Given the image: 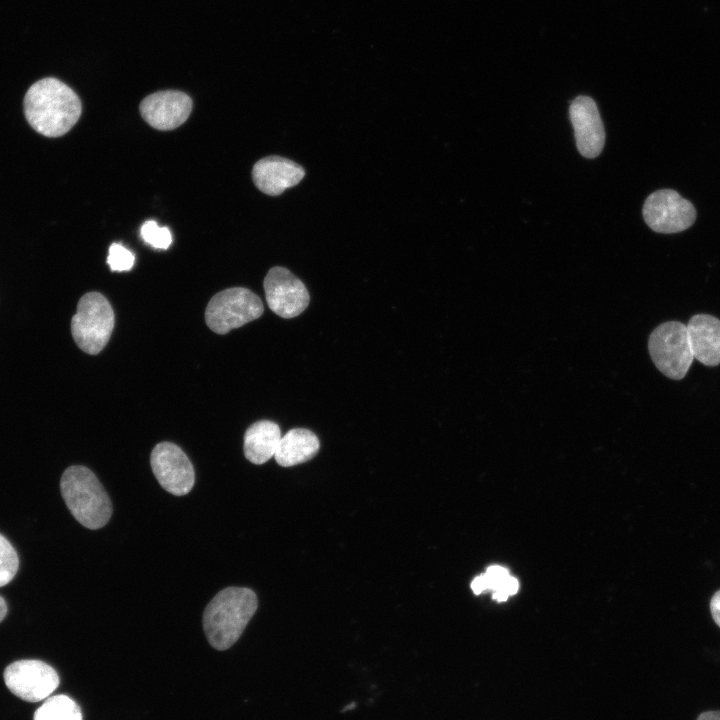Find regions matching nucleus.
Listing matches in <instances>:
<instances>
[{
  "instance_id": "1",
  "label": "nucleus",
  "mask_w": 720,
  "mask_h": 720,
  "mask_svg": "<svg viewBox=\"0 0 720 720\" xmlns=\"http://www.w3.org/2000/svg\"><path fill=\"white\" fill-rule=\"evenodd\" d=\"M81 110L80 99L74 90L53 77L35 82L24 97L28 123L46 137L66 134L78 121Z\"/></svg>"
},
{
  "instance_id": "2",
  "label": "nucleus",
  "mask_w": 720,
  "mask_h": 720,
  "mask_svg": "<svg viewBox=\"0 0 720 720\" xmlns=\"http://www.w3.org/2000/svg\"><path fill=\"white\" fill-rule=\"evenodd\" d=\"M256 610L257 597L249 588L228 587L218 592L203 614V628L211 646L217 650L231 647Z\"/></svg>"
},
{
  "instance_id": "3",
  "label": "nucleus",
  "mask_w": 720,
  "mask_h": 720,
  "mask_svg": "<svg viewBox=\"0 0 720 720\" xmlns=\"http://www.w3.org/2000/svg\"><path fill=\"white\" fill-rule=\"evenodd\" d=\"M60 490L71 514L83 526L99 529L107 524L112 504L90 469L80 465L68 467L61 477Z\"/></svg>"
},
{
  "instance_id": "4",
  "label": "nucleus",
  "mask_w": 720,
  "mask_h": 720,
  "mask_svg": "<svg viewBox=\"0 0 720 720\" xmlns=\"http://www.w3.org/2000/svg\"><path fill=\"white\" fill-rule=\"evenodd\" d=\"M114 327V312L109 301L98 292L84 294L71 320V333L77 346L96 355L108 343Z\"/></svg>"
},
{
  "instance_id": "5",
  "label": "nucleus",
  "mask_w": 720,
  "mask_h": 720,
  "mask_svg": "<svg viewBox=\"0 0 720 720\" xmlns=\"http://www.w3.org/2000/svg\"><path fill=\"white\" fill-rule=\"evenodd\" d=\"M648 350L656 368L674 380L684 378L694 360L687 326L679 321L657 326L649 336Z\"/></svg>"
},
{
  "instance_id": "6",
  "label": "nucleus",
  "mask_w": 720,
  "mask_h": 720,
  "mask_svg": "<svg viewBox=\"0 0 720 720\" xmlns=\"http://www.w3.org/2000/svg\"><path fill=\"white\" fill-rule=\"evenodd\" d=\"M264 311L261 299L251 290L233 287L215 294L205 311L208 327L217 334H226L259 318Z\"/></svg>"
},
{
  "instance_id": "7",
  "label": "nucleus",
  "mask_w": 720,
  "mask_h": 720,
  "mask_svg": "<svg viewBox=\"0 0 720 720\" xmlns=\"http://www.w3.org/2000/svg\"><path fill=\"white\" fill-rule=\"evenodd\" d=\"M646 224L658 233H676L688 229L696 219L693 204L671 189L650 194L643 205Z\"/></svg>"
},
{
  "instance_id": "8",
  "label": "nucleus",
  "mask_w": 720,
  "mask_h": 720,
  "mask_svg": "<svg viewBox=\"0 0 720 720\" xmlns=\"http://www.w3.org/2000/svg\"><path fill=\"white\" fill-rule=\"evenodd\" d=\"M8 689L27 702H39L48 698L58 687L57 672L40 660H18L4 671Z\"/></svg>"
},
{
  "instance_id": "9",
  "label": "nucleus",
  "mask_w": 720,
  "mask_h": 720,
  "mask_svg": "<svg viewBox=\"0 0 720 720\" xmlns=\"http://www.w3.org/2000/svg\"><path fill=\"white\" fill-rule=\"evenodd\" d=\"M151 468L159 484L167 492L182 496L189 493L195 482L192 463L177 445L157 444L150 457Z\"/></svg>"
},
{
  "instance_id": "10",
  "label": "nucleus",
  "mask_w": 720,
  "mask_h": 720,
  "mask_svg": "<svg viewBox=\"0 0 720 720\" xmlns=\"http://www.w3.org/2000/svg\"><path fill=\"white\" fill-rule=\"evenodd\" d=\"M263 286L269 308L282 318L298 316L309 304V293L303 282L284 267L271 268Z\"/></svg>"
},
{
  "instance_id": "11",
  "label": "nucleus",
  "mask_w": 720,
  "mask_h": 720,
  "mask_svg": "<svg viewBox=\"0 0 720 720\" xmlns=\"http://www.w3.org/2000/svg\"><path fill=\"white\" fill-rule=\"evenodd\" d=\"M143 119L153 128L166 131L182 125L192 110V100L177 90L159 91L145 97L139 106Z\"/></svg>"
},
{
  "instance_id": "12",
  "label": "nucleus",
  "mask_w": 720,
  "mask_h": 720,
  "mask_svg": "<svg viewBox=\"0 0 720 720\" xmlns=\"http://www.w3.org/2000/svg\"><path fill=\"white\" fill-rule=\"evenodd\" d=\"M569 115L578 151L586 158L597 157L605 144V130L595 101L588 96L576 97L570 103Z\"/></svg>"
},
{
  "instance_id": "13",
  "label": "nucleus",
  "mask_w": 720,
  "mask_h": 720,
  "mask_svg": "<svg viewBox=\"0 0 720 720\" xmlns=\"http://www.w3.org/2000/svg\"><path fill=\"white\" fill-rule=\"evenodd\" d=\"M304 169L292 160L269 156L260 159L252 169L256 187L271 196H277L297 185L304 177Z\"/></svg>"
},
{
  "instance_id": "14",
  "label": "nucleus",
  "mask_w": 720,
  "mask_h": 720,
  "mask_svg": "<svg viewBox=\"0 0 720 720\" xmlns=\"http://www.w3.org/2000/svg\"><path fill=\"white\" fill-rule=\"evenodd\" d=\"M686 326L694 359L706 366L720 364V320L697 314Z\"/></svg>"
},
{
  "instance_id": "15",
  "label": "nucleus",
  "mask_w": 720,
  "mask_h": 720,
  "mask_svg": "<svg viewBox=\"0 0 720 720\" xmlns=\"http://www.w3.org/2000/svg\"><path fill=\"white\" fill-rule=\"evenodd\" d=\"M318 437L305 428H294L281 437L275 452L276 462L290 467L312 459L319 451Z\"/></svg>"
},
{
  "instance_id": "16",
  "label": "nucleus",
  "mask_w": 720,
  "mask_h": 720,
  "mask_svg": "<svg viewBox=\"0 0 720 720\" xmlns=\"http://www.w3.org/2000/svg\"><path fill=\"white\" fill-rule=\"evenodd\" d=\"M282 435L278 424L269 420L253 423L244 435V455L254 464H263L274 457Z\"/></svg>"
},
{
  "instance_id": "17",
  "label": "nucleus",
  "mask_w": 720,
  "mask_h": 720,
  "mask_svg": "<svg viewBox=\"0 0 720 720\" xmlns=\"http://www.w3.org/2000/svg\"><path fill=\"white\" fill-rule=\"evenodd\" d=\"M33 720H82L78 704L66 695L46 698L35 711Z\"/></svg>"
},
{
  "instance_id": "18",
  "label": "nucleus",
  "mask_w": 720,
  "mask_h": 720,
  "mask_svg": "<svg viewBox=\"0 0 720 720\" xmlns=\"http://www.w3.org/2000/svg\"><path fill=\"white\" fill-rule=\"evenodd\" d=\"M19 567L16 550L11 543L0 534V587L5 586L15 577Z\"/></svg>"
},
{
  "instance_id": "19",
  "label": "nucleus",
  "mask_w": 720,
  "mask_h": 720,
  "mask_svg": "<svg viewBox=\"0 0 720 720\" xmlns=\"http://www.w3.org/2000/svg\"><path fill=\"white\" fill-rule=\"evenodd\" d=\"M143 240L156 249H167L172 235L167 227H159L155 221H146L140 230Z\"/></svg>"
},
{
  "instance_id": "20",
  "label": "nucleus",
  "mask_w": 720,
  "mask_h": 720,
  "mask_svg": "<svg viewBox=\"0 0 720 720\" xmlns=\"http://www.w3.org/2000/svg\"><path fill=\"white\" fill-rule=\"evenodd\" d=\"M134 254L122 244L113 243L109 248L107 263L112 271H128L134 265Z\"/></svg>"
},
{
  "instance_id": "21",
  "label": "nucleus",
  "mask_w": 720,
  "mask_h": 720,
  "mask_svg": "<svg viewBox=\"0 0 720 720\" xmlns=\"http://www.w3.org/2000/svg\"><path fill=\"white\" fill-rule=\"evenodd\" d=\"M518 588V581L509 575L493 590V598L497 601H504L508 596L515 594Z\"/></svg>"
},
{
  "instance_id": "22",
  "label": "nucleus",
  "mask_w": 720,
  "mask_h": 720,
  "mask_svg": "<svg viewBox=\"0 0 720 720\" xmlns=\"http://www.w3.org/2000/svg\"><path fill=\"white\" fill-rule=\"evenodd\" d=\"M487 588L494 590L505 578L509 576L507 569L501 566H491L483 574Z\"/></svg>"
},
{
  "instance_id": "23",
  "label": "nucleus",
  "mask_w": 720,
  "mask_h": 720,
  "mask_svg": "<svg viewBox=\"0 0 720 720\" xmlns=\"http://www.w3.org/2000/svg\"><path fill=\"white\" fill-rule=\"evenodd\" d=\"M710 611L715 623L720 627V590L715 592L710 601Z\"/></svg>"
},
{
  "instance_id": "24",
  "label": "nucleus",
  "mask_w": 720,
  "mask_h": 720,
  "mask_svg": "<svg viewBox=\"0 0 720 720\" xmlns=\"http://www.w3.org/2000/svg\"><path fill=\"white\" fill-rule=\"evenodd\" d=\"M471 588L475 594H480L481 592L488 590L487 584L485 581V578L482 575L477 576L471 583Z\"/></svg>"
},
{
  "instance_id": "25",
  "label": "nucleus",
  "mask_w": 720,
  "mask_h": 720,
  "mask_svg": "<svg viewBox=\"0 0 720 720\" xmlns=\"http://www.w3.org/2000/svg\"><path fill=\"white\" fill-rule=\"evenodd\" d=\"M697 720H720V710L701 713Z\"/></svg>"
},
{
  "instance_id": "26",
  "label": "nucleus",
  "mask_w": 720,
  "mask_h": 720,
  "mask_svg": "<svg viewBox=\"0 0 720 720\" xmlns=\"http://www.w3.org/2000/svg\"><path fill=\"white\" fill-rule=\"evenodd\" d=\"M7 614V605L3 597L0 596V622L5 618Z\"/></svg>"
}]
</instances>
